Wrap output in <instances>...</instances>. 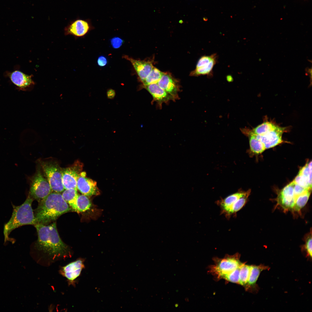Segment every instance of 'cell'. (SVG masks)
I'll return each instance as SVG.
<instances>
[{
	"mask_svg": "<svg viewBox=\"0 0 312 312\" xmlns=\"http://www.w3.org/2000/svg\"><path fill=\"white\" fill-rule=\"evenodd\" d=\"M311 189L308 190L300 195L296 198L294 205L292 210L294 211L299 212L306 204L310 196Z\"/></svg>",
	"mask_w": 312,
	"mask_h": 312,
	"instance_id": "7402d4cb",
	"label": "cell"
},
{
	"mask_svg": "<svg viewBox=\"0 0 312 312\" xmlns=\"http://www.w3.org/2000/svg\"><path fill=\"white\" fill-rule=\"evenodd\" d=\"M11 81L18 88L25 89L34 86V82L32 75H28L18 70L10 73L8 75Z\"/></svg>",
	"mask_w": 312,
	"mask_h": 312,
	"instance_id": "e0dca14e",
	"label": "cell"
},
{
	"mask_svg": "<svg viewBox=\"0 0 312 312\" xmlns=\"http://www.w3.org/2000/svg\"><path fill=\"white\" fill-rule=\"evenodd\" d=\"M309 189H311L306 188L297 184L294 183V194L295 199H296V198L298 196L302 193L305 191Z\"/></svg>",
	"mask_w": 312,
	"mask_h": 312,
	"instance_id": "4dcf8cb0",
	"label": "cell"
},
{
	"mask_svg": "<svg viewBox=\"0 0 312 312\" xmlns=\"http://www.w3.org/2000/svg\"><path fill=\"white\" fill-rule=\"evenodd\" d=\"M71 209L62 194L51 192L39 202L35 215L36 224L46 225Z\"/></svg>",
	"mask_w": 312,
	"mask_h": 312,
	"instance_id": "7a4b0ae2",
	"label": "cell"
},
{
	"mask_svg": "<svg viewBox=\"0 0 312 312\" xmlns=\"http://www.w3.org/2000/svg\"><path fill=\"white\" fill-rule=\"evenodd\" d=\"M33 201V198L29 194L22 205L18 206L13 205L11 217L4 227L5 242L10 240L9 236L13 230L23 225L36 224L31 207Z\"/></svg>",
	"mask_w": 312,
	"mask_h": 312,
	"instance_id": "3957f363",
	"label": "cell"
},
{
	"mask_svg": "<svg viewBox=\"0 0 312 312\" xmlns=\"http://www.w3.org/2000/svg\"><path fill=\"white\" fill-rule=\"evenodd\" d=\"M111 44L113 47L114 49H118L122 45L123 41L120 38L116 37L113 38L111 40Z\"/></svg>",
	"mask_w": 312,
	"mask_h": 312,
	"instance_id": "1f68e13d",
	"label": "cell"
},
{
	"mask_svg": "<svg viewBox=\"0 0 312 312\" xmlns=\"http://www.w3.org/2000/svg\"><path fill=\"white\" fill-rule=\"evenodd\" d=\"M226 79L227 81L229 82H231L233 81V78L231 75H229L227 76Z\"/></svg>",
	"mask_w": 312,
	"mask_h": 312,
	"instance_id": "e575fe53",
	"label": "cell"
},
{
	"mask_svg": "<svg viewBox=\"0 0 312 312\" xmlns=\"http://www.w3.org/2000/svg\"><path fill=\"white\" fill-rule=\"evenodd\" d=\"M91 206V202L87 196L78 195L77 201V212L85 211L89 209Z\"/></svg>",
	"mask_w": 312,
	"mask_h": 312,
	"instance_id": "484cf974",
	"label": "cell"
},
{
	"mask_svg": "<svg viewBox=\"0 0 312 312\" xmlns=\"http://www.w3.org/2000/svg\"><path fill=\"white\" fill-rule=\"evenodd\" d=\"M77 189L82 194L87 196L97 195L99 193L96 182L86 177L85 172H81L79 175Z\"/></svg>",
	"mask_w": 312,
	"mask_h": 312,
	"instance_id": "4fadbf2b",
	"label": "cell"
},
{
	"mask_svg": "<svg viewBox=\"0 0 312 312\" xmlns=\"http://www.w3.org/2000/svg\"><path fill=\"white\" fill-rule=\"evenodd\" d=\"M88 23L83 20H78L71 23L65 28V35H70L76 37H83L89 29Z\"/></svg>",
	"mask_w": 312,
	"mask_h": 312,
	"instance_id": "ac0fdd59",
	"label": "cell"
},
{
	"mask_svg": "<svg viewBox=\"0 0 312 312\" xmlns=\"http://www.w3.org/2000/svg\"><path fill=\"white\" fill-rule=\"evenodd\" d=\"M83 260L78 259L62 267L60 270V274L66 277L70 283L74 281L80 275L84 268Z\"/></svg>",
	"mask_w": 312,
	"mask_h": 312,
	"instance_id": "9a60e30c",
	"label": "cell"
},
{
	"mask_svg": "<svg viewBox=\"0 0 312 312\" xmlns=\"http://www.w3.org/2000/svg\"><path fill=\"white\" fill-rule=\"evenodd\" d=\"M40 164L52 191L60 193L65 190L62 182V168L55 162L40 161Z\"/></svg>",
	"mask_w": 312,
	"mask_h": 312,
	"instance_id": "5b68a950",
	"label": "cell"
},
{
	"mask_svg": "<svg viewBox=\"0 0 312 312\" xmlns=\"http://www.w3.org/2000/svg\"><path fill=\"white\" fill-rule=\"evenodd\" d=\"M277 126L272 122L266 121L259 125L250 131L255 135H262L274 130Z\"/></svg>",
	"mask_w": 312,
	"mask_h": 312,
	"instance_id": "603a6c76",
	"label": "cell"
},
{
	"mask_svg": "<svg viewBox=\"0 0 312 312\" xmlns=\"http://www.w3.org/2000/svg\"><path fill=\"white\" fill-rule=\"evenodd\" d=\"M52 191L47 179L44 178L40 169L30 178V187L29 194L33 198L40 202Z\"/></svg>",
	"mask_w": 312,
	"mask_h": 312,
	"instance_id": "8992f818",
	"label": "cell"
},
{
	"mask_svg": "<svg viewBox=\"0 0 312 312\" xmlns=\"http://www.w3.org/2000/svg\"><path fill=\"white\" fill-rule=\"evenodd\" d=\"M311 161L307 163L305 166L301 168L298 174L305 177L308 181L309 184L312 185V164Z\"/></svg>",
	"mask_w": 312,
	"mask_h": 312,
	"instance_id": "4316f807",
	"label": "cell"
},
{
	"mask_svg": "<svg viewBox=\"0 0 312 312\" xmlns=\"http://www.w3.org/2000/svg\"><path fill=\"white\" fill-rule=\"evenodd\" d=\"M241 266L231 273L224 276L222 279H224L228 281L239 284V271Z\"/></svg>",
	"mask_w": 312,
	"mask_h": 312,
	"instance_id": "83f0119b",
	"label": "cell"
},
{
	"mask_svg": "<svg viewBox=\"0 0 312 312\" xmlns=\"http://www.w3.org/2000/svg\"><path fill=\"white\" fill-rule=\"evenodd\" d=\"M83 165L79 161L71 166L62 168V182L65 189H77V181L82 169Z\"/></svg>",
	"mask_w": 312,
	"mask_h": 312,
	"instance_id": "ba28073f",
	"label": "cell"
},
{
	"mask_svg": "<svg viewBox=\"0 0 312 312\" xmlns=\"http://www.w3.org/2000/svg\"><path fill=\"white\" fill-rule=\"evenodd\" d=\"M242 132L249 137L250 149L253 153L259 154L262 153L265 149L263 143L256 137L250 130L242 129Z\"/></svg>",
	"mask_w": 312,
	"mask_h": 312,
	"instance_id": "ffe728a7",
	"label": "cell"
},
{
	"mask_svg": "<svg viewBox=\"0 0 312 312\" xmlns=\"http://www.w3.org/2000/svg\"><path fill=\"white\" fill-rule=\"evenodd\" d=\"M151 95L153 100L156 102L159 107H161L163 103H167L172 100L170 96L161 88L157 83L142 86Z\"/></svg>",
	"mask_w": 312,
	"mask_h": 312,
	"instance_id": "2e32d148",
	"label": "cell"
},
{
	"mask_svg": "<svg viewBox=\"0 0 312 312\" xmlns=\"http://www.w3.org/2000/svg\"><path fill=\"white\" fill-rule=\"evenodd\" d=\"M116 92L115 90L112 89H109L107 92V96L108 99H113L115 97Z\"/></svg>",
	"mask_w": 312,
	"mask_h": 312,
	"instance_id": "836d02e7",
	"label": "cell"
},
{
	"mask_svg": "<svg viewBox=\"0 0 312 312\" xmlns=\"http://www.w3.org/2000/svg\"><path fill=\"white\" fill-rule=\"evenodd\" d=\"M97 62L98 65L101 67L105 66L107 62L106 57L103 56H101L98 58Z\"/></svg>",
	"mask_w": 312,
	"mask_h": 312,
	"instance_id": "d6a6232c",
	"label": "cell"
},
{
	"mask_svg": "<svg viewBox=\"0 0 312 312\" xmlns=\"http://www.w3.org/2000/svg\"><path fill=\"white\" fill-rule=\"evenodd\" d=\"M163 73L154 66L149 74L142 82V86L157 83L161 78Z\"/></svg>",
	"mask_w": 312,
	"mask_h": 312,
	"instance_id": "d4e9b609",
	"label": "cell"
},
{
	"mask_svg": "<svg viewBox=\"0 0 312 312\" xmlns=\"http://www.w3.org/2000/svg\"><path fill=\"white\" fill-rule=\"evenodd\" d=\"M240 257L238 252L232 255L226 254L222 258L214 257V264L209 266L208 272L214 276L216 280L222 279L242 265L243 263L240 261Z\"/></svg>",
	"mask_w": 312,
	"mask_h": 312,
	"instance_id": "277c9868",
	"label": "cell"
},
{
	"mask_svg": "<svg viewBox=\"0 0 312 312\" xmlns=\"http://www.w3.org/2000/svg\"><path fill=\"white\" fill-rule=\"evenodd\" d=\"M246 192L240 190L216 201V203L220 208V214L224 215L227 220H229L232 216L233 211L237 201Z\"/></svg>",
	"mask_w": 312,
	"mask_h": 312,
	"instance_id": "9c48e42d",
	"label": "cell"
},
{
	"mask_svg": "<svg viewBox=\"0 0 312 312\" xmlns=\"http://www.w3.org/2000/svg\"><path fill=\"white\" fill-rule=\"evenodd\" d=\"M157 84L170 96L172 100L178 99V92L180 90L179 83L171 74L168 72H163Z\"/></svg>",
	"mask_w": 312,
	"mask_h": 312,
	"instance_id": "30bf717a",
	"label": "cell"
},
{
	"mask_svg": "<svg viewBox=\"0 0 312 312\" xmlns=\"http://www.w3.org/2000/svg\"><path fill=\"white\" fill-rule=\"evenodd\" d=\"M65 190L62 194L63 199L73 210L77 212V201L78 195L77 189L71 188Z\"/></svg>",
	"mask_w": 312,
	"mask_h": 312,
	"instance_id": "44dd1931",
	"label": "cell"
},
{
	"mask_svg": "<svg viewBox=\"0 0 312 312\" xmlns=\"http://www.w3.org/2000/svg\"><path fill=\"white\" fill-rule=\"evenodd\" d=\"M270 268L262 264L258 265H250V271L248 282L245 290L252 292L257 289L256 282L261 272L263 270H269Z\"/></svg>",
	"mask_w": 312,
	"mask_h": 312,
	"instance_id": "d6986e66",
	"label": "cell"
},
{
	"mask_svg": "<svg viewBox=\"0 0 312 312\" xmlns=\"http://www.w3.org/2000/svg\"><path fill=\"white\" fill-rule=\"evenodd\" d=\"M38 235L36 247L53 258L65 257L69 253L68 246L62 240L57 232L55 222L49 225H34Z\"/></svg>",
	"mask_w": 312,
	"mask_h": 312,
	"instance_id": "6da1fadb",
	"label": "cell"
},
{
	"mask_svg": "<svg viewBox=\"0 0 312 312\" xmlns=\"http://www.w3.org/2000/svg\"><path fill=\"white\" fill-rule=\"evenodd\" d=\"M123 58L129 60L131 63L142 83L154 67L152 61L150 60H135L127 55L123 56Z\"/></svg>",
	"mask_w": 312,
	"mask_h": 312,
	"instance_id": "5bb4252c",
	"label": "cell"
},
{
	"mask_svg": "<svg viewBox=\"0 0 312 312\" xmlns=\"http://www.w3.org/2000/svg\"><path fill=\"white\" fill-rule=\"evenodd\" d=\"M178 306V304H175V307H177Z\"/></svg>",
	"mask_w": 312,
	"mask_h": 312,
	"instance_id": "d590c367",
	"label": "cell"
},
{
	"mask_svg": "<svg viewBox=\"0 0 312 312\" xmlns=\"http://www.w3.org/2000/svg\"><path fill=\"white\" fill-rule=\"evenodd\" d=\"M250 265L243 263L240 267L239 278V284L246 289L249 277Z\"/></svg>",
	"mask_w": 312,
	"mask_h": 312,
	"instance_id": "cb8c5ba5",
	"label": "cell"
},
{
	"mask_svg": "<svg viewBox=\"0 0 312 312\" xmlns=\"http://www.w3.org/2000/svg\"><path fill=\"white\" fill-rule=\"evenodd\" d=\"M218 58L216 53L202 56L198 61L195 69L190 73V76L206 75L209 78L212 77L213 74V69L218 62Z\"/></svg>",
	"mask_w": 312,
	"mask_h": 312,
	"instance_id": "52a82bcc",
	"label": "cell"
},
{
	"mask_svg": "<svg viewBox=\"0 0 312 312\" xmlns=\"http://www.w3.org/2000/svg\"><path fill=\"white\" fill-rule=\"evenodd\" d=\"M293 181L284 187L279 192L277 198V204L285 211L292 210L295 203Z\"/></svg>",
	"mask_w": 312,
	"mask_h": 312,
	"instance_id": "7c38bea8",
	"label": "cell"
},
{
	"mask_svg": "<svg viewBox=\"0 0 312 312\" xmlns=\"http://www.w3.org/2000/svg\"><path fill=\"white\" fill-rule=\"evenodd\" d=\"M286 129V127L277 125L274 130L263 135H257L254 134L263 143L265 149H267L275 146L283 142L282 135Z\"/></svg>",
	"mask_w": 312,
	"mask_h": 312,
	"instance_id": "8fae6325",
	"label": "cell"
},
{
	"mask_svg": "<svg viewBox=\"0 0 312 312\" xmlns=\"http://www.w3.org/2000/svg\"><path fill=\"white\" fill-rule=\"evenodd\" d=\"M294 183L306 188L311 189L312 185L304 176L298 174L293 181Z\"/></svg>",
	"mask_w": 312,
	"mask_h": 312,
	"instance_id": "f1b7e54d",
	"label": "cell"
},
{
	"mask_svg": "<svg viewBox=\"0 0 312 312\" xmlns=\"http://www.w3.org/2000/svg\"><path fill=\"white\" fill-rule=\"evenodd\" d=\"M312 235L311 233L309 234L305 240V243L304 246V249L307 257H309L311 259L312 255Z\"/></svg>",
	"mask_w": 312,
	"mask_h": 312,
	"instance_id": "f546056e",
	"label": "cell"
}]
</instances>
